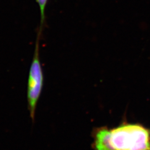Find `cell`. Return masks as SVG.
I'll return each instance as SVG.
<instances>
[{
	"label": "cell",
	"mask_w": 150,
	"mask_h": 150,
	"mask_svg": "<svg viewBox=\"0 0 150 150\" xmlns=\"http://www.w3.org/2000/svg\"><path fill=\"white\" fill-rule=\"evenodd\" d=\"M93 138L94 150H150V133L138 124H123L112 129L98 128Z\"/></svg>",
	"instance_id": "1"
},
{
	"label": "cell",
	"mask_w": 150,
	"mask_h": 150,
	"mask_svg": "<svg viewBox=\"0 0 150 150\" xmlns=\"http://www.w3.org/2000/svg\"><path fill=\"white\" fill-rule=\"evenodd\" d=\"M41 32L38 34L32 63L31 64L27 86V101L30 117L34 121L38 101L43 84V70L40 59L39 40Z\"/></svg>",
	"instance_id": "2"
},
{
	"label": "cell",
	"mask_w": 150,
	"mask_h": 150,
	"mask_svg": "<svg viewBox=\"0 0 150 150\" xmlns=\"http://www.w3.org/2000/svg\"><path fill=\"white\" fill-rule=\"evenodd\" d=\"M38 5L39 6L40 11V31L41 32L43 23L45 20V9L47 4L48 0H36Z\"/></svg>",
	"instance_id": "3"
}]
</instances>
